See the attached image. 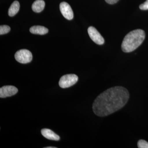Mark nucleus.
<instances>
[{"label": "nucleus", "instance_id": "f257e3e1", "mask_svg": "<svg viewBox=\"0 0 148 148\" xmlns=\"http://www.w3.org/2000/svg\"><path fill=\"white\" fill-rule=\"evenodd\" d=\"M128 90L122 86H115L107 89L95 99L92 110L96 115L106 116L123 108L129 100Z\"/></svg>", "mask_w": 148, "mask_h": 148}, {"label": "nucleus", "instance_id": "f03ea898", "mask_svg": "<svg viewBox=\"0 0 148 148\" xmlns=\"http://www.w3.org/2000/svg\"><path fill=\"white\" fill-rule=\"evenodd\" d=\"M145 37V32L141 29H137L130 32L123 41L121 45L123 51L128 53L135 50L142 44Z\"/></svg>", "mask_w": 148, "mask_h": 148}, {"label": "nucleus", "instance_id": "7ed1b4c3", "mask_svg": "<svg viewBox=\"0 0 148 148\" xmlns=\"http://www.w3.org/2000/svg\"><path fill=\"white\" fill-rule=\"evenodd\" d=\"M78 77L75 74H68L61 77L59 85L62 88H67L74 85L78 81Z\"/></svg>", "mask_w": 148, "mask_h": 148}, {"label": "nucleus", "instance_id": "20e7f679", "mask_svg": "<svg viewBox=\"0 0 148 148\" xmlns=\"http://www.w3.org/2000/svg\"><path fill=\"white\" fill-rule=\"evenodd\" d=\"M14 57L16 61L21 64H26L30 63L32 60V53L27 49H21L15 53Z\"/></svg>", "mask_w": 148, "mask_h": 148}, {"label": "nucleus", "instance_id": "39448f33", "mask_svg": "<svg viewBox=\"0 0 148 148\" xmlns=\"http://www.w3.org/2000/svg\"><path fill=\"white\" fill-rule=\"evenodd\" d=\"M88 32L91 39L95 43L101 45L105 42L103 36L94 27H89L88 29Z\"/></svg>", "mask_w": 148, "mask_h": 148}, {"label": "nucleus", "instance_id": "423d86ee", "mask_svg": "<svg viewBox=\"0 0 148 148\" xmlns=\"http://www.w3.org/2000/svg\"><path fill=\"white\" fill-rule=\"evenodd\" d=\"M18 89L13 86H5L0 88V97L5 98L15 95Z\"/></svg>", "mask_w": 148, "mask_h": 148}, {"label": "nucleus", "instance_id": "0eeeda50", "mask_svg": "<svg viewBox=\"0 0 148 148\" xmlns=\"http://www.w3.org/2000/svg\"><path fill=\"white\" fill-rule=\"evenodd\" d=\"M60 9L62 15L66 19L72 20L73 18L74 14L71 6L68 3L63 2L60 4Z\"/></svg>", "mask_w": 148, "mask_h": 148}, {"label": "nucleus", "instance_id": "6e6552de", "mask_svg": "<svg viewBox=\"0 0 148 148\" xmlns=\"http://www.w3.org/2000/svg\"><path fill=\"white\" fill-rule=\"evenodd\" d=\"M41 132L42 135L45 138L48 140H54V141H58L60 140V137L50 129L45 128L42 130Z\"/></svg>", "mask_w": 148, "mask_h": 148}, {"label": "nucleus", "instance_id": "1a4fd4ad", "mask_svg": "<svg viewBox=\"0 0 148 148\" xmlns=\"http://www.w3.org/2000/svg\"><path fill=\"white\" fill-rule=\"evenodd\" d=\"M30 32L34 34L43 35L47 34L48 32V29L42 26H35L30 28Z\"/></svg>", "mask_w": 148, "mask_h": 148}, {"label": "nucleus", "instance_id": "9d476101", "mask_svg": "<svg viewBox=\"0 0 148 148\" xmlns=\"http://www.w3.org/2000/svg\"><path fill=\"white\" fill-rule=\"evenodd\" d=\"M45 6V2L43 0H36L33 3L32 9L35 12L39 13L43 10Z\"/></svg>", "mask_w": 148, "mask_h": 148}, {"label": "nucleus", "instance_id": "9b49d317", "mask_svg": "<svg viewBox=\"0 0 148 148\" xmlns=\"http://www.w3.org/2000/svg\"><path fill=\"white\" fill-rule=\"evenodd\" d=\"M20 8L19 3L17 1H14L8 10V15L10 16H14L18 12Z\"/></svg>", "mask_w": 148, "mask_h": 148}, {"label": "nucleus", "instance_id": "f8f14e48", "mask_svg": "<svg viewBox=\"0 0 148 148\" xmlns=\"http://www.w3.org/2000/svg\"><path fill=\"white\" fill-rule=\"evenodd\" d=\"M10 31V28L7 25H1L0 27V35L5 34Z\"/></svg>", "mask_w": 148, "mask_h": 148}, {"label": "nucleus", "instance_id": "ddd939ff", "mask_svg": "<svg viewBox=\"0 0 148 148\" xmlns=\"http://www.w3.org/2000/svg\"><path fill=\"white\" fill-rule=\"evenodd\" d=\"M138 146L139 148H148V143L144 140H140L138 142Z\"/></svg>", "mask_w": 148, "mask_h": 148}, {"label": "nucleus", "instance_id": "4468645a", "mask_svg": "<svg viewBox=\"0 0 148 148\" xmlns=\"http://www.w3.org/2000/svg\"><path fill=\"white\" fill-rule=\"evenodd\" d=\"M140 8L142 10H148V0H147L145 3L142 4L140 5Z\"/></svg>", "mask_w": 148, "mask_h": 148}, {"label": "nucleus", "instance_id": "2eb2a0df", "mask_svg": "<svg viewBox=\"0 0 148 148\" xmlns=\"http://www.w3.org/2000/svg\"><path fill=\"white\" fill-rule=\"evenodd\" d=\"M106 1L110 4H114L118 1L119 0H105Z\"/></svg>", "mask_w": 148, "mask_h": 148}, {"label": "nucleus", "instance_id": "dca6fc26", "mask_svg": "<svg viewBox=\"0 0 148 148\" xmlns=\"http://www.w3.org/2000/svg\"><path fill=\"white\" fill-rule=\"evenodd\" d=\"M56 147H45V148H56Z\"/></svg>", "mask_w": 148, "mask_h": 148}]
</instances>
